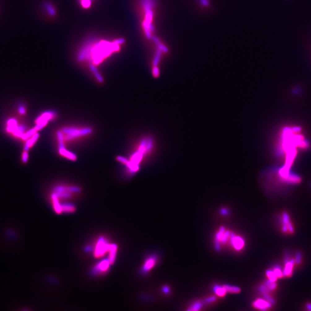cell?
Masks as SVG:
<instances>
[{
    "label": "cell",
    "instance_id": "obj_12",
    "mask_svg": "<svg viewBox=\"0 0 311 311\" xmlns=\"http://www.w3.org/2000/svg\"><path fill=\"white\" fill-rule=\"evenodd\" d=\"M116 251H117V246L115 244H110L109 248V258L108 260L111 264L114 263L116 257Z\"/></svg>",
    "mask_w": 311,
    "mask_h": 311
},
{
    "label": "cell",
    "instance_id": "obj_32",
    "mask_svg": "<svg viewBox=\"0 0 311 311\" xmlns=\"http://www.w3.org/2000/svg\"><path fill=\"white\" fill-rule=\"evenodd\" d=\"M116 158V160H117L118 161H119V162H122L123 164H126L129 162V161L127 160V158H124V157L120 156H117Z\"/></svg>",
    "mask_w": 311,
    "mask_h": 311
},
{
    "label": "cell",
    "instance_id": "obj_34",
    "mask_svg": "<svg viewBox=\"0 0 311 311\" xmlns=\"http://www.w3.org/2000/svg\"><path fill=\"white\" fill-rule=\"evenodd\" d=\"M28 154L27 153V151L24 150V152L22 154V161L24 162H27L28 161Z\"/></svg>",
    "mask_w": 311,
    "mask_h": 311
},
{
    "label": "cell",
    "instance_id": "obj_20",
    "mask_svg": "<svg viewBox=\"0 0 311 311\" xmlns=\"http://www.w3.org/2000/svg\"><path fill=\"white\" fill-rule=\"evenodd\" d=\"M225 290L227 292L229 293H238L241 291L240 287H237V286H231L228 285H225L224 286Z\"/></svg>",
    "mask_w": 311,
    "mask_h": 311
},
{
    "label": "cell",
    "instance_id": "obj_39",
    "mask_svg": "<svg viewBox=\"0 0 311 311\" xmlns=\"http://www.w3.org/2000/svg\"><path fill=\"white\" fill-rule=\"evenodd\" d=\"M19 112H20V113L21 114H25V108H24V107H20V108H19Z\"/></svg>",
    "mask_w": 311,
    "mask_h": 311
},
{
    "label": "cell",
    "instance_id": "obj_1",
    "mask_svg": "<svg viewBox=\"0 0 311 311\" xmlns=\"http://www.w3.org/2000/svg\"><path fill=\"white\" fill-rule=\"evenodd\" d=\"M119 50V46L114 42L107 41H95L92 46L90 62L97 65L110 54Z\"/></svg>",
    "mask_w": 311,
    "mask_h": 311
},
{
    "label": "cell",
    "instance_id": "obj_19",
    "mask_svg": "<svg viewBox=\"0 0 311 311\" xmlns=\"http://www.w3.org/2000/svg\"><path fill=\"white\" fill-rule=\"evenodd\" d=\"M214 290L216 295H218V296H220V297L224 296L226 294V293L227 292V290H225L224 286H215L214 287Z\"/></svg>",
    "mask_w": 311,
    "mask_h": 311
},
{
    "label": "cell",
    "instance_id": "obj_14",
    "mask_svg": "<svg viewBox=\"0 0 311 311\" xmlns=\"http://www.w3.org/2000/svg\"><path fill=\"white\" fill-rule=\"evenodd\" d=\"M43 7L45 9L46 12L51 16H54L56 15V11L53 6V5L48 1H45L43 2Z\"/></svg>",
    "mask_w": 311,
    "mask_h": 311
},
{
    "label": "cell",
    "instance_id": "obj_17",
    "mask_svg": "<svg viewBox=\"0 0 311 311\" xmlns=\"http://www.w3.org/2000/svg\"><path fill=\"white\" fill-rule=\"evenodd\" d=\"M89 69H91L92 72L93 73V74L94 75V76H95L96 79H97V80L100 83H103L104 79L103 78V77L102 76V75L100 74L99 73V71H97V68L95 67V65L92 63H91L89 65Z\"/></svg>",
    "mask_w": 311,
    "mask_h": 311
},
{
    "label": "cell",
    "instance_id": "obj_29",
    "mask_svg": "<svg viewBox=\"0 0 311 311\" xmlns=\"http://www.w3.org/2000/svg\"><path fill=\"white\" fill-rule=\"evenodd\" d=\"M80 2H81V5L83 6L84 8H89L91 6V0H81Z\"/></svg>",
    "mask_w": 311,
    "mask_h": 311
},
{
    "label": "cell",
    "instance_id": "obj_35",
    "mask_svg": "<svg viewBox=\"0 0 311 311\" xmlns=\"http://www.w3.org/2000/svg\"><path fill=\"white\" fill-rule=\"evenodd\" d=\"M113 42L114 43H115L116 45H119L123 44L124 42H125V40H124L123 38H119V39H117L116 40H115Z\"/></svg>",
    "mask_w": 311,
    "mask_h": 311
},
{
    "label": "cell",
    "instance_id": "obj_16",
    "mask_svg": "<svg viewBox=\"0 0 311 311\" xmlns=\"http://www.w3.org/2000/svg\"><path fill=\"white\" fill-rule=\"evenodd\" d=\"M110 264V262L109 261V260L103 261L100 262L98 264V265L97 266L96 270L100 272H104L108 269Z\"/></svg>",
    "mask_w": 311,
    "mask_h": 311
},
{
    "label": "cell",
    "instance_id": "obj_18",
    "mask_svg": "<svg viewBox=\"0 0 311 311\" xmlns=\"http://www.w3.org/2000/svg\"><path fill=\"white\" fill-rule=\"evenodd\" d=\"M144 154L140 152H139L138 150L137 151V152L134 153L132 155V158H131V160L130 162H133L134 163L136 164H138L139 165V163L141 162L142 159V158L144 156Z\"/></svg>",
    "mask_w": 311,
    "mask_h": 311
},
{
    "label": "cell",
    "instance_id": "obj_15",
    "mask_svg": "<svg viewBox=\"0 0 311 311\" xmlns=\"http://www.w3.org/2000/svg\"><path fill=\"white\" fill-rule=\"evenodd\" d=\"M290 222V218L288 214L284 212L283 213V217H282V231L283 232L286 233L288 231V224Z\"/></svg>",
    "mask_w": 311,
    "mask_h": 311
},
{
    "label": "cell",
    "instance_id": "obj_24",
    "mask_svg": "<svg viewBox=\"0 0 311 311\" xmlns=\"http://www.w3.org/2000/svg\"><path fill=\"white\" fill-rule=\"evenodd\" d=\"M57 137H58V142H59V148H64V142H63V136L62 131H58L57 132Z\"/></svg>",
    "mask_w": 311,
    "mask_h": 311
},
{
    "label": "cell",
    "instance_id": "obj_10",
    "mask_svg": "<svg viewBox=\"0 0 311 311\" xmlns=\"http://www.w3.org/2000/svg\"><path fill=\"white\" fill-rule=\"evenodd\" d=\"M156 258L154 257H149L148 259H147L145 261L144 265L143 266L142 270L144 272H147V271H149L155 265V263H156Z\"/></svg>",
    "mask_w": 311,
    "mask_h": 311
},
{
    "label": "cell",
    "instance_id": "obj_30",
    "mask_svg": "<svg viewBox=\"0 0 311 311\" xmlns=\"http://www.w3.org/2000/svg\"><path fill=\"white\" fill-rule=\"evenodd\" d=\"M301 259H302V254L301 253V252H297L296 253V258H295V262L297 263V264H300L301 262Z\"/></svg>",
    "mask_w": 311,
    "mask_h": 311
},
{
    "label": "cell",
    "instance_id": "obj_3",
    "mask_svg": "<svg viewBox=\"0 0 311 311\" xmlns=\"http://www.w3.org/2000/svg\"><path fill=\"white\" fill-rule=\"evenodd\" d=\"M110 244L104 239L103 238H100L96 245L94 255L95 257H103L106 252L108 251Z\"/></svg>",
    "mask_w": 311,
    "mask_h": 311
},
{
    "label": "cell",
    "instance_id": "obj_13",
    "mask_svg": "<svg viewBox=\"0 0 311 311\" xmlns=\"http://www.w3.org/2000/svg\"><path fill=\"white\" fill-rule=\"evenodd\" d=\"M39 134L37 133H36L35 134H33L30 139L27 140V141L25 143L24 150L28 151V150L32 146H33L34 144L36 142V141H37V139L39 138Z\"/></svg>",
    "mask_w": 311,
    "mask_h": 311
},
{
    "label": "cell",
    "instance_id": "obj_37",
    "mask_svg": "<svg viewBox=\"0 0 311 311\" xmlns=\"http://www.w3.org/2000/svg\"><path fill=\"white\" fill-rule=\"evenodd\" d=\"M215 300H216L215 297H209V298H207V299L206 300V303H210V302H212V301H214Z\"/></svg>",
    "mask_w": 311,
    "mask_h": 311
},
{
    "label": "cell",
    "instance_id": "obj_5",
    "mask_svg": "<svg viewBox=\"0 0 311 311\" xmlns=\"http://www.w3.org/2000/svg\"><path fill=\"white\" fill-rule=\"evenodd\" d=\"M253 307L262 311H266L271 306V304L268 301H265L263 299H257L253 303Z\"/></svg>",
    "mask_w": 311,
    "mask_h": 311
},
{
    "label": "cell",
    "instance_id": "obj_26",
    "mask_svg": "<svg viewBox=\"0 0 311 311\" xmlns=\"http://www.w3.org/2000/svg\"><path fill=\"white\" fill-rule=\"evenodd\" d=\"M48 122L49 120H43V121H41L37 123H36V126L35 127V128L37 129V130L38 131V130H40L41 129H43L46 124L48 123Z\"/></svg>",
    "mask_w": 311,
    "mask_h": 311
},
{
    "label": "cell",
    "instance_id": "obj_7",
    "mask_svg": "<svg viewBox=\"0 0 311 311\" xmlns=\"http://www.w3.org/2000/svg\"><path fill=\"white\" fill-rule=\"evenodd\" d=\"M295 261L294 259H290L289 261L285 263V269L283 271V277H290L293 273V268L295 264Z\"/></svg>",
    "mask_w": 311,
    "mask_h": 311
},
{
    "label": "cell",
    "instance_id": "obj_25",
    "mask_svg": "<svg viewBox=\"0 0 311 311\" xmlns=\"http://www.w3.org/2000/svg\"><path fill=\"white\" fill-rule=\"evenodd\" d=\"M273 270L274 271V274L277 276V278H282V277H283V272L279 266L274 267Z\"/></svg>",
    "mask_w": 311,
    "mask_h": 311
},
{
    "label": "cell",
    "instance_id": "obj_28",
    "mask_svg": "<svg viewBox=\"0 0 311 311\" xmlns=\"http://www.w3.org/2000/svg\"><path fill=\"white\" fill-rule=\"evenodd\" d=\"M262 294H263V296L264 298H265V299L267 301H268L271 303V304H275V300H274V299H273L271 296H270V295L268 294V293H267V292H265V293H262Z\"/></svg>",
    "mask_w": 311,
    "mask_h": 311
},
{
    "label": "cell",
    "instance_id": "obj_38",
    "mask_svg": "<svg viewBox=\"0 0 311 311\" xmlns=\"http://www.w3.org/2000/svg\"><path fill=\"white\" fill-rule=\"evenodd\" d=\"M163 291L164 293H168L169 292H170V289H169V287H166V286H165L163 287Z\"/></svg>",
    "mask_w": 311,
    "mask_h": 311
},
{
    "label": "cell",
    "instance_id": "obj_8",
    "mask_svg": "<svg viewBox=\"0 0 311 311\" xmlns=\"http://www.w3.org/2000/svg\"><path fill=\"white\" fill-rule=\"evenodd\" d=\"M58 198V196L55 193H53L51 194V199L53 201L54 210L57 212V213L60 214L62 212V206L59 202Z\"/></svg>",
    "mask_w": 311,
    "mask_h": 311
},
{
    "label": "cell",
    "instance_id": "obj_27",
    "mask_svg": "<svg viewBox=\"0 0 311 311\" xmlns=\"http://www.w3.org/2000/svg\"><path fill=\"white\" fill-rule=\"evenodd\" d=\"M202 307V304L200 302H196L194 303L192 307L188 309V311H198Z\"/></svg>",
    "mask_w": 311,
    "mask_h": 311
},
{
    "label": "cell",
    "instance_id": "obj_23",
    "mask_svg": "<svg viewBox=\"0 0 311 311\" xmlns=\"http://www.w3.org/2000/svg\"><path fill=\"white\" fill-rule=\"evenodd\" d=\"M62 212H67V213H72L75 210V207L72 206L71 205L66 204L63 205L62 206Z\"/></svg>",
    "mask_w": 311,
    "mask_h": 311
},
{
    "label": "cell",
    "instance_id": "obj_4",
    "mask_svg": "<svg viewBox=\"0 0 311 311\" xmlns=\"http://www.w3.org/2000/svg\"><path fill=\"white\" fill-rule=\"evenodd\" d=\"M63 133L67 136L65 139L67 140H71L76 137L83 136L82 129H79L76 127H64L62 129Z\"/></svg>",
    "mask_w": 311,
    "mask_h": 311
},
{
    "label": "cell",
    "instance_id": "obj_6",
    "mask_svg": "<svg viewBox=\"0 0 311 311\" xmlns=\"http://www.w3.org/2000/svg\"><path fill=\"white\" fill-rule=\"evenodd\" d=\"M231 243L236 249L240 250L244 247V241L241 237L235 236L233 235L231 236Z\"/></svg>",
    "mask_w": 311,
    "mask_h": 311
},
{
    "label": "cell",
    "instance_id": "obj_36",
    "mask_svg": "<svg viewBox=\"0 0 311 311\" xmlns=\"http://www.w3.org/2000/svg\"><path fill=\"white\" fill-rule=\"evenodd\" d=\"M287 227H288V231H289V232L291 233H293V232H294V229H293V225H292V223L290 222H290H289V224H288V225H287Z\"/></svg>",
    "mask_w": 311,
    "mask_h": 311
},
{
    "label": "cell",
    "instance_id": "obj_2",
    "mask_svg": "<svg viewBox=\"0 0 311 311\" xmlns=\"http://www.w3.org/2000/svg\"><path fill=\"white\" fill-rule=\"evenodd\" d=\"M96 41L95 38H90L83 45L77 55V59L80 62L85 60L90 61L92 46Z\"/></svg>",
    "mask_w": 311,
    "mask_h": 311
},
{
    "label": "cell",
    "instance_id": "obj_31",
    "mask_svg": "<svg viewBox=\"0 0 311 311\" xmlns=\"http://www.w3.org/2000/svg\"><path fill=\"white\" fill-rule=\"evenodd\" d=\"M229 237H230V232L229 231H225L220 241H221L222 243H225L228 240V238Z\"/></svg>",
    "mask_w": 311,
    "mask_h": 311
},
{
    "label": "cell",
    "instance_id": "obj_33",
    "mask_svg": "<svg viewBox=\"0 0 311 311\" xmlns=\"http://www.w3.org/2000/svg\"><path fill=\"white\" fill-rule=\"evenodd\" d=\"M277 287V284L275 283V282H272L269 286H267V290L269 292L270 291H273L274 290V289H276V287Z\"/></svg>",
    "mask_w": 311,
    "mask_h": 311
},
{
    "label": "cell",
    "instance_id": "obj_9",
    "mask_svg": "<svg viewBox=\"0 0 311 311\" xmlns=\"http://www.w3.org/2000/svg\"><path fill=\"white\" fill-rule=\"evenodd\" d=\"M55 116V114L54 112L47 111L42 114L41 116L38 117L36 120V123H37L43 120H50L53 119Z\"/></svg>",
    "mask_w": 311,
    "mask_h": 311
},
{
    "label": "cell",
    "instance_id": "obj_41",
    "mask_svg": "<svg viewBox=\"0 0 311 311\" xmlns=\"http://www.w3.org/2000/svg\"><path fill=\"white\" fill-rule=\"evenodd\" d=\"M227 213H228V212H227V210L226 209H222V214H226Z\"/></svg>",
    "mask_w": 311,
    "mask_h": 311
},
{
    "label": "cell",
    "instance_id": "obj_11",
    "mask_svg": "<svg viewBox=\"0 0 311 311\" xmlns=\"http://www.w3.org/2000/svg\"><path fill=\"white\" fill-rule=\"evenodd\" d=\"M59 153L61 154L62 156L65 157V158L71 160H72V161H75L77 160V156L75 155V154L72 153V152H71L68 150H67L65 147L64 148H59Z\"/></svg>",
    "mask_w": 311,
    "mask_h": 311
},
{
    "label": "cell",
    "instance_id": "obj_22",
    "mask_svg": "<svg viewBox=\"0 0 311 311\" xmlns=\"http://www.w3.org/2000/svg\"><path fill=\"white\" fill-rule=\"evenodd\" d=\"M266 275L269 278V279L270 280L271 282H275L277 281V277L274 274L273 270H268L266 271Z\"/></svg>",
    "mask_w": 311,
    "mask_h": 311
},
{
    "label": "cell",
    "instance_id": "obj_42",
    "mask_svg": "<svg viewBox=\"0 0 311 311\" xmlns=\"http://www.w3.org/2000/svg\"><path fill=\"white\" fill-rule=\"evenodd\" d=\"M80 1H81V0H80Z\"/></svg>",
    "mask_w": 311,
    "mask_h": 311
},
{
    "label": "cell",
    "instance_id": "obj_21",
    "mask_svg": "<svg viewBox=\"0 0 311 311\" xmlns=\"http://www.w3.org/2000/svg\"><path fill=\"white\" fill-rule=\"evenodd\" d=\"M37 130L35 128L31 129L28 132H27V133L23 135V136L21 137V139H23L24 140H27L29 139L30 137H32L33 134H35V133H37Z\"/></svg>",
    "mask_w": 311,
    "mask_h": 311
},
{
    "label": "cell",
    "instance_id": "obj_40",
    "mask_svg": "<svg viewBox=\"0 0 311 311\" xmlns=\"http://www.w3.org/2000/svg\"><path fill=\"white\" fill-rule=\"evenodd\" d=\"M306 308L308 310L311 311V303H308L306 305Z\"/></svg>",
    "mask_w": 311,
    "mask_h": 311
}]
</instances>
